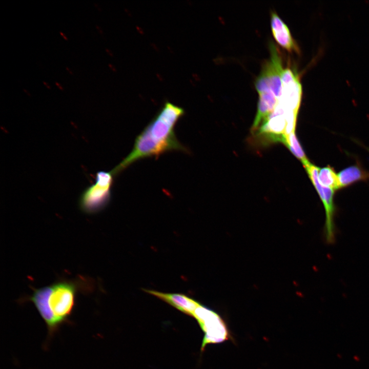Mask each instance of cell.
Segmentation results:
<instances>
[{
    "label": "cell",
    "instance_id": "cell-1",
    "mask_svg": "<svg viewBox=\"0 0 369 369\" xmlns=\"http://www.w3.org/2000/svg\"><path fill=\"white\" fill-rule=\"evenodd\" d=\"M184 110L169 101L136 137L131 152L112 170L115 176L134 162L146 157H157L169 151L188 152L177 138L175 127Z\"/></svg>",
    "mask_w": 369,
    "mask_h": 369
},
{
    "label": "cell",
    "instance_id": "cell-2",
    "mask_svg": "<svg viewBox=\"0 0 369 369\" xmlns=\"http://www.w3.org/2000/svg\"><path fill=\"white\" fill-rule=\"evenodd\" d=\"M91 283L83 277L59 280L48 286L32 288V294L22 300L33 303L52 334L71 315L77 293L90 291Z\"/></svg>",
    "mask_w": 369,
    "mask_h": 369
},
{
    "label": "cell",
    "instance_id": "cell-3",
    "mask_svg": "<svg viewBox=\"0 0 369 369\" xmlns=\"http://www.w3.org/2000/svg\"><path fill=\"white\" fill-rule=\"evenodd\" d=\"M114 176L112 170L96 173L94 183L87 188L79 197V207L84 213L94 214L108 204Z\"/></svg>",
    "mask_w": 369,
    "mask_h": 369
},
{
    "label": "cell",
    "instance_id": "cell-4",
    "mask_svg": "<svg viewBox=\"0 0 369 369\" xmlns=\"http://www.w3.org/2000/svg\"><path fill=\"white\" fill-rule=\"evenodd\" d=\"M202 332L201 350L208 344H217L229 340L231 335L224 320L216 312L200 304L195 310L193 316Z\"/></svg>",
    "mask_w": 369,
    "mask_h": 369
},
{
    "label": "cell",
    "instance_id": "cell-5",
    "mask_svg": "<svg viewBox=\"0 0 369 369\" xmlns=\"http://www.w3.org/2000/svg\"><path fill=\"white\" fill-rule=\"evenodd\" d=\"M269 47L270 57L263 63L255 86L258 94L271 93L279 99L282 92L281 76L284 70L282 60L273 42H270Z\"/></svg>",
    "mask_w": 369,
    "mask_h": 369
},
{
    "label": "cell",
    "instance_id": "cell-6",
    "mask_svg": "<svg viewBox=\"0 0 369 369\" xmlns=\"http://www.w3.org/2000/svg\"><path fill=\"white\" fill-rule=\"evenodd\" d=\"M302 164L324 207L325 216L324 225V239L327 243L333 244L336 239V227L334 222L336 207L334 200L335 191L323 187L319 183L318 172L320 168L319 167L311 163L308 160Z\"/></svg>",
    "mask_w": 369,
    "mask_h": 369
},
{
    "label": "cell",
    "instance_id": "cell-7",
    "mask_svg": "<svg viewBox=\"0 0 369 369\" xmlns=\"http://www.w3.org/2000/svg\"><path fill=\"white\" fill-rule=\"evenodd\" d=\"M144 291L192 317L196 309L200 304L192 298L181 293H163L153 290L145 289Z\"/></svg>",
    "mask_w": 369,
    "mask_h": 369
},
{
    "label": "cell",
    "instance_id": "cell-8",
    "mask_svg": "<svg viewBox=\"0 0 369 369\" xmlns=\"http://www.w3.org/2000/svg\"><path fill=\"white\" fill-rule=\"evenodd\" d=\"M271 26L273 35L279 45L290 52L299 53V48L286 24L275 11L271 13Z\"/></svg>",
    "mask_w": 369,
    "mask_h": 369
},
{
    "label": "cell",
    "instance_id": "cell-9",
    "mask_svg": "<svg viewBox=\"0 0 369 369\" xmlns=\"http://www.w3.org/2000/svg\"><path fill=\"white\" fill-rule=\"evenodd\" d=\"M337 175L339 190L359 181L369 180V172L358 162L343 169Z\"/></svg>",
    "mask_w": 369,
    "mask_h": 369
},
{
    "label": "cell",
    "instance_id": "cell-10",
    "mask_svg": "<svg viewBox=\"0 0 369 369\" xmlns=\"http://www.w3.org/2000/svg\"><path fill=\"white\" fill-rule=\"evenodd\" d=\"M318 180L323 187L334 191L339 190L338 175L334 169L329 165L320 168L318 172Z\"/></svg>",
    "mask_w": 369,
    "mask_h": 369
},
{
    "label": "cell",
    "instance_id": "cell-11",
    "mask_svg": "<svg viewBox=\"0 0 369 369\" xmlns=\"http://www.w3.org/2000/svg\"><path fill=\"white\" fill-rule=\"evenodd\" d=\"M284 145L290 149L291 152L301 162L308 160L305 154L295 133V131L286 136Z\"/></svg>",
    "mask_w": 369,
    "mask_h": 369
},
{
    "label": "cell",
    "instance_id": "cell-12",
    "mask_svg": "<svg viewBox=\"0 0 369 369\" xmlns=\"http://www.w3.org/2000/svg\"><path fill=\"white\" fill-rule=\"evenodd\" d=\"M55 84H56V85L57 86V87H58L60 90H61V91H63V90H64V88H63V87H62L58 83H57V81H56V82H55Z\"/></svg>",
    "mask_w": 369,
    "mask_h": 369
},
{
    "label": "cell",
    "instance_id": "cell-13",
    "mask_svg": "<svg viewBox=\"0 0 369 369\" xmlns=\"http://www.w3.org/2000/svg\"><path fill=\"white\" fill-rule=\"evenodd\" d=\"M59 33H60V34L61 35V36L65 40H68L67 37L64 34V33H63L62 32L60 31V32H59Z\"/></svg>",
    "mask_w": 369,
    "mask_h": 369
},
{
    "label": "cell",
    "instance_id": "cell-14",
    "mask_svg": "<svg viewBox=\"0 0 369 369\" xmlns=\"http://www.w3.org/2000/svg\"><path fill=\"white\" fill-rule=\"evenodd\" d=\"M43 84H44V85L46 86V87L47 88H48V89H51L50 86L46 82H45V81H43Z\"/></svg>",
    "mask_w": 369,
    "mask_h": 369
},
{
    "label": "cell",
    "instance_id": "cell-15",
    "mask_svg": "<svg viewBox=\"0 0 369 369\" xmlns=\"http://www.w3.org/2000/svg\"><path fill=\"white\" fill-rule=\"evenodd\" d=\"M23 91L29 96H31L30 92L25 89H23Z\"/></svg>",
    "mask_w": 369,
    "mask_h": 369
},
{
    "label": "cell",
    "instance_id": "cell-16",
    "mask_svg": "<svg viewBox=\"0 0 369 369\" xmlns=\"http://www.w3.org/2000/svg\"><path fill=\"white\" fill-rule=\"evenodd\" d=\"M66 70H67L71 74H73L72 72L71 71V70L69 68L66 67Z\"/></svg>",
    "mask_w": 369,
    "mask_h": 369
}]
</instances>
